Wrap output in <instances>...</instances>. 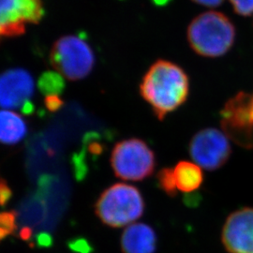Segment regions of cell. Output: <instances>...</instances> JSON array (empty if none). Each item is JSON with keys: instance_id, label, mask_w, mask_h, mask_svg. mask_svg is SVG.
I'll list each match as a JSON object with an SVG mask.
<instances>
[{"instance_id": "1", "label": "cell", "mask_w": 253, "mask_h": 253, "mask_svg": "<svg viewBox=\"0 0 253 253\" xmlns=\"http://www.w3.org/2000/svg\"><path fill=\"white\" fill-rule=\"evenodd\" d=\"M140 92L156 117L163 120L187 100L190 80L178 65L167 60H158L145 73Z\"/></svg>"}, {"instance_id": "2", "label": "cell", "mask_w": 253, "mask_h": 253, "mask_svg": "<svg viewBox=\"0 0 253 253\" xmlns=\"http://www.w3.org/2000/svg\"><path fill=\"white\" fill-rule=\"evenodd\" d=\"M236 30L225 14L209 10L199 14L188 27V41L196 54L205 57H219L234 46Z\"/></svg>"}, {"instance_id": "3", "label": "cell", "mask_w": 253, "mask_h": 253, "mask_svg": "<svg viewBox=\"0 0 253 253\" xmlns=\"http://www.w3.org/2000/svg\"><path fill=\"white\" fill-rule=\"evenodd\" d=\"M145 203L139 190L124 183L111 186L100 194L95 211L100 220L119 228L132 223L143 216Z\"/></svg>"}, {"instance_id": "4", "label": "cell", "mask_w": 253, "mask_h": 253, "mask_svg": "<svg viewBox=\"0 0 253 253\" xmlns=\"http://www.w3.org/2000/svg\"><path fill=\"white\" fill-rule=\"evenodd\" d=\"M50 63L65 78L78 81L85 78L95 65V55L89 44L74 35L59 38L51 49Z\"/></svg>"}, {"instance_id": "5", "label": "cell", "mask_w": 253, "mask_h": 253, "mask_svg": "<svg viewBox=\"0 0 253 253\" xmlns=\"http://www.w3.org/2000/svg\"><path fill=\"white\" fill-rule=\"evenodd\" d=\"M111 165L118 178L141 181L153 173L156 160L146 143L131 138L115 145L111 155Z\"/></svg>"}, {"instance_id": "6", "label": "cell", "mask_w": 253, "mask_h": 253, "mask_svg": "<svg viewBox=\"0 0 253 253\" xmlns=\"http://www.w3.org/2000/svg\"><path fill=\"white\" fill-rule=\"evenodd\" d=\"M221 127L227 137L245 148H253V95L240 91L220 112Z\"/></svg>"}, {"instance_id": "7", "label": "cell", "mask_w": 253, "mask_h": 253, "mask_svg": "<svg viewBox=\"0 0 253 253\" xmlns=\"http://www.w3.org/2000/svg\"><path fill=\"white\" fill-rule=\"evenodd\" d=\"M189 151L191 159L200 167L214 171L227 163L232 149L224 132L208 127L200 130L192 137Z\"/></svg>"}, {"instance_id": "8", "label": "cell", "mask_w": 253, "mask_h": 253, "mask_svg": "<svg viewBox=\"0 0 253 253\" xmlns=\"http://www.w3.org/2000/svg\"><path fill=\"white\" fill-rule=\"evenodd\" d=\"M0 3L2 38L23 35L27 25L39 24L44 15L42 0H0Z\"/></svg>"}, {"instance_id": "9", "label": "cell", "mask_w": 253, "mask_h": 253, "mask_svg": "<svg viewBox=\"0 0 253 253\" xmlns=\"http://www.w3.org/2000/svg\"><path fill=\"white\" fill-rule=\"evenodd\" d=\"M221 239L229 253H253V208H241L227 217Z\"/></svg>"}, {"instance_id": "10", "label": "cell", "mask_w": 253, "mask_h": 253, "mask_svg": "<svg viewBox=\"0 0 253 253\" xmlns=\"http://www.w3.org/2000/svg\"><path fill=\"white\" fill-rule=\"evenodd\" d=\"M34 94V80L23 69H10L0 78V104L4 110L22 109Z\"/></svg>"}, {"instance_id": "11", "label": "cell", "mask_w": 253, "mask_h": 253, "mask_svg": "<svg viewBox=\"0 0 253 253\" xmlns=\"http://www.w3.org/2000/svg\"><path fill=\"white\" fill-rule=\"evenodd\" d=\"M156 247V233L145 223H134L126 227L121 236L123 253H155Z\"/></svg>"}, {"instance_id": "12", "label": "cell", "mask_w": 253, "mask_h": 253, "mask_svg": "<svg viewBox=\"0 0 253 253\" xmlns=\"http://www.w3.org/2000/svg\"><path fill=\"white\" fill-rule=\"evenodd\" d=\"M27 133L26 121L11 110H2L0 113V140L4 145H16Z\"/></svg>"}, {"instance_id": "13", "label": "cell", "mask_w": 253, "mask_h": 253, "mask_svg": "<svg viewBox=\"0 0 253 253\" xmlns=\"http://www.w3.org/2000/svg\"><path fill=\"white\" fill-rule=\"evenodd\" d=\"M177 190L189 193L198 190L204 181V174L199 165L190 162H180L173 169Z\"/></svg>"}, {"instance_id": "14", "label": "cell", "mask_w": 253, "mask_h": 253, "mask_svg": "<svg viewBox=\"0 0 253 253\" xmlns=\"http://www.w3.org/2000/svg\"><path fill=\"white\" fill-rule=\"evenodd\" d=\"M62 77V75L56 72H46L39 79V89L45 97L60 96L65 87Z\"/></svg>"}, {"instance_id": "15", "label": "cell", "mask_w": 253, "mask_h": 253, "mask_svg": "<svg viewBox=\"0 0 253 253\" xmlns=\"http://www.w3.org/2000/svg\"><path fill=\"white\" fill-rule=\"evenodd\" d=\"M157 179L159 183V187L170 197H174L177 192L176 183L174 179L173 170L171 168L162 169L158 175Z\"/></svg>"}, {"instance_id": "16", "label": "cell", "mask_w": 253, "mask_h": 253, "mask_svg": "<svg viewBox=\"0 0 253 253\" xmlns=\"http://www.w3.org/2000/svg\"><path fill=\"white\" fill-rule=\"evenodd\" d=\"M16 230V213L14 211L2 212L0 216V237L12 235Z\"/></svg>"}, {"instance_id": "17", "label": "cell", "mask_w": 253, "mask_h": 253, "mask_svg": "<svg viewBox=\"0 0 253 253\" xmlns=\"http://www.w3.org/2000/svg\"><path fill=\"white\" fill-rule=\"evenodd\" d=\"M233 9L238 15L251 16L253 14V0H230Z\"/></svg>"}, {"instance_id": "18", "label": "cell", "mask_w": 253, "mask_h": 253, "mask_svg": "<svg viewBox=\"0 0 253 253\" xmlns=\"http://www.w3.org/2000/svg\"><path fill=\"white\" fill-rule=\"evenodd\" d=\"M11 196H12V191L10 190L8 183L4 179H2L0 182V201H1L2 207H4L9 202Z\"/></svg>"}, {"instance_id": "19", "label": "cell", "mask_w": 253, "mask_h": 253, "mask_svg": "<svg viewBox=\"0 0 253 253\" xmlns=\"http://www.w3.org/2000/svg\"><path fill=\"white\" fill-rule=\"evenodd\" d=\"M63 101L60 99V96H49L45 97V106L51 112H55L62 106Z\"/></svg>"}, {"instance_id": "20", "label": "cell", "mask_w": 253, "mask_h": 253, "mask_svg": "<svg viewBox=\"0 0 253 253\" xmlns=\"http://www.w3.org/2000/svg\"><path fill=\"white\" fill-rule=\"evenodd\" d=\"M194 3H197L202 6H206L209 8H215L223 2V0H192Z\"/></svg>"}, {"instance_id": "21", "label": "cell", "mask_w": 253, "mask_h": 253, "mask_svg": "<svg viewBox=\"0 0 253 253\" xmlns=\"http://www.w3.org/2000/svg\"><path fill=\"white\" fill-rule=\"evenodd\" d=\"M20 236L22 239L24 240H29L30 236H31V230L29 228H24L21 230V233H20Z\"/></svg>"}]
</instances>
